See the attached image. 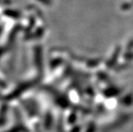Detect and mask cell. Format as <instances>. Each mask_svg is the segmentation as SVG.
Returning a JSON list of instances; mask_svg holds the SVG:
<instances>
[{
    "label": "cell",
    "instance_id": "1",
    "mask_svg": "<svg viewBox=\"0 0 133 132\" xmlns=\"http://www.w3.org/2000/svg\"><path fill=\"white\" fill-rule=\"evenodd\" d=\"M40 1H42V2H47V3H49V2H50V0H40Z\"/></svg>",
    "mask_w": 133,
    "mask_h": 132
}]
</instances>
